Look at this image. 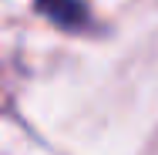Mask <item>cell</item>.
Instances as JSON below:
<instances>
[{"mask_svg": "<svg viewBox=\"0 0 158 155\" xmlns=\"http://www.w3.org/2000/svg\"><path fill=\"white\" fill-rule=\"evenodd\" d=\"M37 10L61 31H88L91 27V14H88L84 0H37Z\"/></svg>", "mask_w": 158, "mask_h": 155, "instance_id": "cell-1", "label": "cell"}]
</instances>
